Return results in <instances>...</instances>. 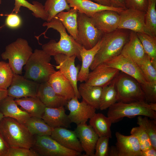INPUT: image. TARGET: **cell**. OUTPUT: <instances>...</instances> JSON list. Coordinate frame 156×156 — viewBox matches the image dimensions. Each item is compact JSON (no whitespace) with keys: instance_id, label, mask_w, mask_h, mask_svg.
<instances>
[{"instance_id":"2e32d148","label":"cell","mask_w":156,"mask_h":156,"mask_svg":"<svg viewBox=\"0 0 156 156\" xmlns=\"http://www.w3.org/2000/svg\"><path fill=\"white\" fill-rule=\"evenodd\" d=\"M90 72L85 82L92 86L103 88L109 85L120 72L118 69L101 64Z\"/></svg>"},{"instance_id":"5b68a950","label":"cell","mask_w":156,"mask_h":156,"mask_svg":"<svg viewBox=\"0 0 156 156\" xmlns=\"http://www.w3.org/2000/svg\"><path fill=\"white\" fill-rule=\"evenodd\" d=\"M51 59L42 49H35L25 65L24 76L39 83L47 81L56 71L50 63Z\"/></svg>"},{"instance_id":"c3c4849f","label":"cell","mask_w":156,"mask_h":156,"mask_svg":"<svg viewBox=\"0 0 156 156\" xmlns=\"http://www.w3.org/2000/svg\"><path fill=\"white\" fill-rule=\"evenodd\" d=\"M156 149L153 147L143 151H141L140 156H156Z\"/></svg>"},{"instance_id":"9a60e30c","label":"cell","mask_w":156,"mask_h":156,"mask_svg":"<svg viewBox=\"0 0 156 156\" xmlns=\"http://www.w3.org/2000/svg\"><path fill=\"white\" fill-rule=\"evenodd\" d=\"M90 18L95 27L104 34L118 29L120 16L118 12L107 10L97 12Z\"/></svg>"},{"instance_id":"7402d4cb","label":"cell","mask_w":156,"mask_h":156,"mask_svg":"<svg viewBox=\"0 0 156 156\" xmlns=\"http://www.w3.org/2000/svg\"><path fill=\"white\" fill-rule=\"evenodd\" d=\"M42 118L48 125L54 129L57 127L67 128L71 122L65 113L64 106L57 108L46 107Z\"/></svg>"},{"instance_id":"484cf974","label":"cell","mask_w":156,"mask_h":156,"mask_svg":"<svg viewBox=\"0 0 156 156\" xmlns=\"http://www.w3.org/2000/svg\"><path fill=\"white\" fill-rule=\"evenodd\" d=\"M15 101L30 116L42 118L46 106L37 96L15 98Z\"/></svg>"},{"instance_id":"603a6c76","label":"cell","mask_w":156,"mask_h":156,"mask_svg":"<svg viewBox=\"0 0 156 156\" xmlns=\"http://www.w3.org/2000/svg\"><path fill=\"white\" fill-rule=\"evenodd\" d=\"M70 8H75L78 12L90 17L96 13L104 10H111L118 13L124 9L104 6L89 0H66Z\"/></svg>"},{"instance_id":"83f0119b","label":"cell","mask_w":156,"mask_h":156,"mask_svg":"<svg viewBox=\"0 0 156 156\" xmlns=\"http://www.w3.org/2000/svg\"><path fill=\"white\" fill-rule=\"evenodd\" d=\"M101 40L95 46L90 49H86L82 47L81 50L80 55L82 64L78 75V81L82 83L86 81L90 73V67L99 49Z\"/></svg>"},{"instance_id":"d6a6232c","label":"cell","mask_w":156,"mask_h":156,"mask_svg":"<svg viewBox=\"0 0 156 156\" xmlns=\"http://www.w3.org/2000/svg\"><path fill=\"white\" fill-rule=\"evenodd\" d=\"M146 54L153 66L156 68V37L145 32H136Z\"/></svg>"},{"instance_id":"8992f818","label":"cell","mask_w":156,"mask_h":156,"mask_svg":"<svg viewBox=\"0 0 156 156\" xmlns=\"http://www.w3.org/2000/svg\"><path fill=\"white\" fill-rule=\"evenodd\" d=\"M32 53L27 40L19 38L7 45L1 56L3 59L8 60V63L14 73L21 75L23 66Z\"/></svg>"},{"instance_id":"8d00e7d4","label":"cell","mask_w":156,"mask_h":156,"mask_svg":"<svg viewBox=\"0 0 156 156\" xmlns=\"http://www.w3.org/2000/svg\"><path fill=\"white\" fill-rule=\"evenodd\" d=\"M137 123L147 133L150 140L152 146L156 149V120H151L148 117H138Z\"/></svg>"},{"instance_id":"e0dca14e","label":"cell","mask_w":156,"mask_h":156,"mask_svg":"<svg viewBox=\"0 0 156 156\" xmlns=\"http://www.w3.org/2000/svg\"><path fill=\"white\" fill-rule=\"evenodd\" d=\"M75 131L80 143L85 156H94L95 147L99 136L92 127L86 123L77 125Z\"/></svg>"},{"instance_id":"ac0fdd59","label":"cell","mask_w":156,"mask_h":156,"mask_svg":"<svg viewBox=\"0 0 156 156\" xmlns=\"http://www.w3.org/2000/svg\"><path fill=\"white\" fill-rule=\"evenodd\" d=\"M51 137L63 147L80 153L84 151L75 131L64 127L53 129Z\"/></svg>"},{"instance_id":"7a4b0ae2","label":"cell","mask_w":156,"mask_h":156,"mask_svg":"<svg viewBox=\"0 0 156 156\" xmlns=\"http://www.w3.org/2000/svg\"><path fill=\"white\" fill-rule=\"evenodd\" d=\"M130 32L128 29H118L112 32L104 34L99 49L90 69L92 70L99 65L120 54L129 39Z\"/></svg>"},{"instance_id":"52a82bcc","label":"cell","mask_w":156,"mask_h":156,"mask_svg":"<svg viewBox=\"0 0 156 156\" xmlns=\"http://www.w3.org/2000/svg\"><path fill=\"white\" fill-rule=\"evenodd\" d=\"M115 86L118 102L129 103L146 101L140 83L133 77L120 72L115 77Z\"/></svg>"},{"instance_id":"ffe728a7","label":"cell","mask_w":156,"mask_h":156,"mask_svg":"<svg viewBox=\"0 0 156 156\" xmlns=\"http://www.w3.org/2000/svg\"><path fill=\"white\" fill-rule=\"evenodd\" d=\"M36 96L46 107H49L64 106L68 101L58 95L47 81L39 83Z\"/></svg>"},{"instance_id":"681fc988","label":"cell","mask_w":156,"mask_h":156,"mask_svg":"<svg viewBox=\"0 0 156 156\" xmlns=\"http://www.w3.org/2000/svg\"><path fill=\"white\" fill-rule=\"evenodd\" d=\"M8 96L7 89L0 88V104Z\"/></svg>"},{"instance_id":"7bdbcfd3","label":"cell","mask_w":156,"mask_h":156,"mask_svg":"<svg viewBox=\"0 0 156 156\" xmlns=\"http://www.w3.org/2000/svg\"><path fill=\"white\" fill-rule=\"evenodd\" d=\"M6 156H39L31 149L25 148H10Z\"/></svg>"},{"instance_id":"60d3db41","label":"cell","mask_w":156,"mask_h":156,"mask_svg":"<svg viewBox=\"0 0 156 156\" xmlns=\"http://www.w3.org/2000/svg\"><path fill=\"white\" fill-rule=\"evenodd\" d=\"M109 138L106 136L99 137L95 145L94 156H109Z\"/></svg>"},{"instance_id":"5bb4252c","label":"cell","mask_w":156,"mask_h":156,"mask_svg":"<svg viewBox=\"0 0 156 156\" xmlns=\"http://www.w3.org/2000/svg\"><path fill=\"white\" fill-rule=\"evenodd\" d=\"M118 13L120 20L118 29H128L135 32H144L146 12L127 9Z\"/></svg>"},{"instance_id":"f6af8a7d","label":"cell","mask_w":156,"mask_h":156,"mask_svg":"<svg viewBox=\"0 0 156 156\" xmlns=\"http://www.w3.org/2000/svg\"><path fill=\"white\" fill-rule=\"evenodd\" d=\"M22 23L20 16L16 13H11L7 15L5 20V25L11 28H16L19 27Z\"/></svg>"},{"instance_id":"ab89813d","label":"cell","mask_w":156,"mask_h":156,"mask_svg":"<svg viewBox=\"0 0 156 156\" xmlns=\"http://www.w3.org/2000/svg\"><path fill=\"white\" fill-rule=\"evenodd\" d=\"M130 133L137 138L141 151L145 150L153 147L148 136L140 126L133 128Z\"/></svg>"},{"instance_id":"f5cc1de1","label":"cell","mask_w":156,"mask_h":156,"mask_svg":"<svg viewBox=\"0 0 156 156\" xmlns=\"http://www.w3.org/2000/svg\"><path fill=\"white\" fill-rule=\"evenodd\" d=\"M4 117L3 114L0 112V120Z\"/></svg>"},{"instance_id":"3957f363","label":"cell","mask_w":156,"mask_h":156,"mask_svg":"<svg viewBox=\"0 0 156 156\" xmlns=\"http://www.w3.org/2000/svg\"><path fill=\"white\" fill-rule=\"evenodd\" d=\"M0 133L10 148L31 149L35 141V136L25 125L16 119L4 117L0 120Z\"/></svg>"},{"instance_id":"4fadbf2b","label":"cell","mask_w":156,"mask_h":156,"mask_svg":"<svg viewBox=\"0 0 156 156\" xmlns=\"http://www.w3.org/2000/svg\"><path fill=\"white\" fill-rule=\"evenodd\" d=\"M66 105L70 111L68 116L70 122L77 125L86 123L95 113L94 108L82 100L80 102L76 96L68 101Z\"/></svg>"},{"instance_id":"7c38bea8","label":"cell","mask_w":156,"mask_h":156,"mask_svg":"<svg viewBox=\"0 0 156 156\" xmlns=\"http://www.w3.org/2000/svg\"><path fill=\"white\" fill-rule=\"evenodd\" d=\"M39 84L13 72L10 84L7 89L8 95L15 99L36 96Z\"/></svg>"},{"instance_id":"db71d44e","label":"cell","mask_w":156,"mask_h":156,"mask_svg":"<svg viewBox=\"0 0 156 156\" xmlns=\"http://www.w3.org/2000/svg\"><path fill=\"white\" fill-rule=\"evenodd\" d=\"M1 0H0V4H1Z\"/></svg>"},{"instance_id":"44dd1931","label":"cell","mask_w":156,"mask_h":156,"mask_svg":"<svg viewBox=\"0 0 156 156\" xmlns=\"http://www.w3.org/2000/svg\"><path fill=\"white\" fill-rule=\"evenodd\" d=\"M47 81L58 95L67 101L75 96L71 83L59 70L52 74Z\"/></svg>"},{"instance_id":"7dc6e473","label":"cell","mask_w":156,"mask_h":156,"mask_svg":"<svg viewBox=\"0 0 156 156\" xmlns=\"http://www.w3.org/2000/svg\"><path fill=\"white\" fill-rule=\"evenodd\" d=\"M112 7L123 9H127L125 0H109Z\"/></svg>"},{"instance_id":"30bf717a","label":"cell","mask_w":156,"mask_h":156,"mask_svg":"<svg viewBox=\"0 0 156 156\" xmlns=\"http://www.w3.org/2000/svg\"><path fill=\"white\" fill-rule=\"evenodd\" d=\"M105 66L117 69L136 79L141 84L148 83L136 62L130 58L120 54L101 64Z\"/></svg>"},{"instance_id":"cb8c5ba5","label":"cell","mask_w":156,"mask_h":156,"mask_svg":"<svg viewBox=\"0 0 156 156\" xmlns=\"http://www.w3.org/2000/svg\"><path fill=\"white\" fill-rule=\"evenodd\" d=\"M120 54L130 58L136 63L142 60L146 55L136 32L130 31L129 39Z\"/></svg>"},{"instance_id":"f35d334b","label":"cell","mask_w":156,"mask_h":156,"mask_svg":"<svg viewBox=\"0 0 156 156\" xmlns=\"http://www.w3.org/2000/svg\"><path fill=\"white\" fill-rule=\"evenodd\" d=\"M13 72L8 63L0 61V88L7 89L12 79Z\"/></svg>"},{"instance_id":"d6986e66","label":"cell","mask_w":156,"mask_h":156,"mask_svg":"<svg viewBox=\"0 0 156 156\" xmlns=\"http://www.w3.org/2000/svg\"><path fill=\"white\" fill-rule=\"evenodd\" d=\"M115 135L118 156H140L141 151L136 136L132 134L124 135L118 132H116Z\"/></svg>"},{"instance_id":"f907efd6","label":"cell","mask_w":156,"mask_h":156,"mask_svg":"<svg viewBox=\"0 0 156 156\" xmlns=\"http://www.w3.org/2000/svg\"><path fill=\"white\" fill-rule=\"evenodd\" d=\"M101 5L107 6H112L109 0H89Z\"/></svg>"},{"instance_id":"b9f144b4","label":"cell","mask_w":156,"mask_h":156,"mask_svg":"<svg viewBox=\"0 0 156 156\" xmlns=\"http://www.w3.org/2000/svg\"><path fill=\"white\" fill-rule=\"evenodd\" d=\"M146 101L148 103H156V83L140 84Z\"/></svg>"},{"instance_id":"ba28073f","label":"cell","mask_w":156,"mask_h":156,"mask_svg":"<svg viewBox=\"0 0 156 156\" xmlns=\"http://www.w3.org/2000/svg\"><path fill=\"white\" fill-rule=\"evenodd\" d=\"M77 43L86 49L93 47L100 40L104 33L96 28L90 17L78 12Z\"/></svg>"},{"instance_id":"277c9868","label":"cell","mask_w":156,"mask_h":156,"mask_svg":"<svg viewBox=\"0 0 156 156\" xmlns=\"http://www.w3.org/2000/svg\"><path fill=\"white\" fill-rule=\"evenodd\" d=\"M143 116L156 120V103L138 101L129 103L117 102L108 108L107 116L112 123L124 117Z\"/></svg>"},{"instance_id":"f546056e","label":"cell","mask_w":156,"mask_h":156,"mask_svg":"<svg viewBox=\"0 0 156 156\" xmlns=\"http://www.w3.org/2000/svg\"><path fill=\"white\" fill-rule=\"evenodd\" d=\"M89 125L92 127L99 137H112L111 127L112 121L108 117L102 113H95L90 119Z\"/></svg>"},{"instance_id":"ee69618b","label":"cell","mask_w":156,"mask_h":156,"mask_svg":"<svg viewBox=\"0 0 156 156\" xmlns=\"http://www.w3.org/2000/svg\"><path fill=\"white\" fill-rule=\"evenodd\" d=\"M127 9H132L146 12L148 0H125Z\"/></svg>"},{"instance_id":"4316f807","label":"cell","mask_w":156,"mask_h":156,"mask_svg":"<svg viewBox=\"0 0 156 156\" xmlns=\"http://www.w3.org/2000/svg\"><path fill=\"white\" fill-rule=\"evenodd\" d=\"M78 89L82 101L96 109H99L102 87L82 83L79 84Z\"/></svg>"},{"instance_id":"d4e9b609","label":"cell","mask_w":156,"mask_h":156,"mask_svg":"<svg viewBox=\"0 0 156 156\" xmlns=\"http://www.w3.org/2000/svg\"><path fill=\"white\" fill-rule=\"evenodd\" d=\"M15 98L8 96L0 104V112L4 117L14 118L24 124L30 116L18 107Z\"/></svg>"},{"instance_id":"8fae6325","label":"cell","mask_w":156,"mask_h":156,"mask_svg":"<svg viewBox=\"0 0 156 156\" xmlns=\"http://www.w3.org/2000/svg\"><path fill=\"white\" fill-rule=\"evenodd\" d=\"M54 56L57 66L56 68L59 69L62 74L71 83L74 88L75 96L78 99L81 98L78 90L77 83L78 74L80 69L79 65H75V55H68L59 54Z\"/></svg>"},{"instance_id":"bcb514c9","label":"cell","mask_w":156,"mask_h":156,"mask_svg":"<svg viewBox=\"0 0 156 156\" xmlns=\"http://www.w3.org/2000/svg\"><path fill=\"white\" fill-rule=\"evenodd\" d=\"M9 148L0 133V156H6Z\"/></svg>"},{"instance_id":"9c48e42d","label":"cell","mask_w":156,"mask_h":156,"mask_svg":"<svg viewBox=\"0 0 156 156\" xmlns=\"http://www.w3.org/2000/svg\"><path fill=\"white\" fill-rule=\"evenodd\" d=\"M35 141L31 148L39 156H79L81 153L62 146L50 135H34Z\"/></svg>"},{"instance_id":"836d02e7","label":"cell","mask_w":156,"mask_h":156,"mask_svg":"<svg viewBox=\"0 0 156 156\" xmlns=\"http://www.w3.org/2000/svg\"><path fill=\"white\" fill-rule=\"evenodd\" d=\"M115 78L108 85L102 88L99 108L105 110L118 101V97L115 86Z\"/></svg>"},{"instance_id":"6da1fadb","label":"cell","mask_w":156,"mask_h":156,"mask_svg":"<svg viewBox=\"0 0 156 156\" xmlns=\"http://www.w3.org/2000/svg\"><path fill=\"white\" fill-rule=\"evenodd\" d=\"M42 26L47 27L43 33H46L49 29L52 28L58 32L60 36L57 42L51 40L43 44L42 46L43 50L51 56L61 53L69 56L75 55L81 61L80 51L82 47L67 33L66 29L58 19L55 16L50 21L44 22Z\"/></svg>"},{"instance_id":"4dcf8cb0","label":"cell","mask_w":156,"mask_h":156,"mask_svg":"<svg viewBox=\"0 0 156 156\" xmlns=\"http://www.w3.org/2000/svg\"><path fill=\"white\" fill-rule=\"evenodd\" d=\"M14 6L13 11L18 14L20 12L21 6L25 7L31 11L32 14L35 17L40 18L47 21L49 14L45 11L44 5L37 1H33L31 4L26 0H14Z\"/></svg>"},{"instance_id":"74e56055","label":"cell","mask_w":156,"mask_h":156,"mask_svg":"<svg viewBox=\"0 0 156 156\" xmlns=\"http://www.w3.org/2000/svg\"><path fill=\"white\" fill-rule=\"evenodd\" d=\"M136 63L148 82L156 83V68L152 64L147 55L142 60Z\"/></svg>"},{"instance_id":"1f68e13d","label":"cell","mask_w":156,"mask_h":156,"mask_svg":"<svg viewBox=\"0 0 156 156\" xmlns=\"http://www.w3.org/2000/svg\"><path fill=\"white\" fill-rule=\"evenodd\" d=\"M33 135L50 136L53 128L41 118L30 116L24 124Z\"/></svg>"},{"instance_id":"e575fe53","label":"cell","mask_w":156,"mask_h":156,"mask_svg":"<svg viewBox=\"0 0 156 156\" xmlns=\"http://www.w3.org/2000/svg\"><path fill=\"white\" fill-rule=\"evenodd\" d=\"M148 7L145 16L144 32L156 37V0H148Z\"/></svg>"},{"instance_id":"d590c367","label":"cell","mask_w":156,"mask_h":156,"mask_svg":"<svg viewBox=\"0 0 156 156\" xmlns=\"http://www.w3.org/2000/svg\"><path fill=\"white\" fill-rule=\"evenodd\" d=\"M44 7L49 14L47 22L50 21L60 12L65 10L68 11L71 8L66 0H46Z\"/></svg>"},{"instance_id":"f1b7e54d","label":"cell","mask_w":156,"mask_h":156,"mask_svg":"<svg viewBox=\"0 0 156 156\" xmlns=\"http://www.w3.org/2000/svg\"><path fill=\"white\" fill-rule=\"evenodd\" d=\"M78 11L75 8H71L66 12L62 11L55 17L62 23L66 30L77 42V17Z\"/></svg>"},{"instance_id":"816d5d0a","label":"cell","mask_w":156,"mask_h":156,"mask_svg":"<svg viewBox=\"0 0 156 156\" xmlns=\"http://www.w3.org/2000/svg\"><path fill=\"white\" fill-rule=\"evenodd\" d=\"M109 156H118V151L116 146H112L109 151Z\"/></svg>"}]
</instances>
